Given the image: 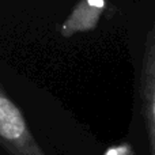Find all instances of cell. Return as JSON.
Listing matches in <instances>:
<instances>
[{
    "label": "cell",
    "mask_w": 155,
    "mask_h": 155,
    "mask_svg": "<svg viewBox=\"0 0 155 155\" xmlns=\"http://www.w3.org/2000/svg\"><path fill=\"white\" fill-rule=\"evenodd\" d=\"M0 146L10 155H45L11 97L0 84Z\"/></svg>",
    "instance_id": "1"
},
{
    "label": "cell",
    "mask_w": 155,
    "mask_h": 155,
    "mask_svg": "<svg viewBox=\"0 0 155 155\" xmlns=\"http://www.w3.org/2000/svg\"><path fill=\"white\" fill-rule=\"evenodd\" d=\"M139 99L146 155H155V22L146 34L139 74Z\"/></svg>",
    "instance_id": "2"
}]
</instances>
